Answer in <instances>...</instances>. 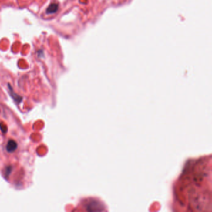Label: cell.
<instances>
[{
	"instance_id": "cell-1",
	"label": "cell",
	"mask_w": 212,
	"mask_h": 212,
	"mask_svg": "<svg viewBox=\"0 0 212 212\" xmlns=\"http://www.w3.org/2000/svg\"><path fill=\"white\" fill-rule=\"evenodd\" d=\"M82 212H106L103 202L96 198H87L80 203Z\"/></svg>"
},
{
	"instance_id": "cell-2",
	"label": "cell",
	"mask_w": 212,
	"mask_h": 212,
	"mask_svg": "<svg viewBox=\"0 0 212 212\" xmlns=\"http://www.w3.org/2000/svg\"><path fill=\"white\" fill-rule=\"evenodd\" d=\"M17 148H18V144L15 140H9L6 145V150L9 153H12L14 151H15Z\"/></svg>"
},
{
	"instance_id": "cell-3",
	"label": "cell",
	"mask_w": 212,
	"mask_h": 212,
	"mask_svg": "<svg viewBox=\"0 0 212 212\" xmlns=\"http://www.w3.org/2000/svg\"><path fill=\"white\" fill-rule=\"evenodd\" d=\"M59 6L57 3H51L47 8L46 12L48 15H52L58 11Z\"/></svg>"
},
{
	"instance_id": "cell-4",
	"label": "cell",
	"mask_w": 212,
	"mask_h": 212,
	"mask_svg": "<svg viewBox=\"0 0 212 212\" xmlns=\"http://www.w3.org/2000/svg\"><path fill=\"white\" fill-rule=\"evenodd\" d=\"M9 93H10L11 97L14 99V100H15L17 103H21L22 99V98L21 97H20L19 96L17 95L15 93L13 92V91H12V89L9 84Z\"/></svg>"
},
{
	"instance_id": "cell-5",
	"label": "cell",
	"mask_w": 212,
	"mask_h": 212,
	"mask_svg": "<svg viewBox=\"0 0 212 212\" xmlns=\"http://www.w3.org/2000/svg\"><path fill=\"white\" fill-rule=\"evenodd\" d=\"M0 130L3 133H6L8 131V128L5 124L3 123H0Z\"/></svg>"
},
{
	"instance_id": "cell-6",
	"label": "cell",
	"mask_w": 212,
	"mask_h": 212,
	"mask_svg": "<svg viewBox=\"0 0 212 212\" xmlns=\"http://www.w3.org/2000/svg\"><path fill=\"white\" fill-rule=\"evenodd\" d=\"M12 167L11 166H8V167H6V168H5V175L6 176H8L9 174H10V173H11V171H12Z\"/></svg>"
}]
</instances>
